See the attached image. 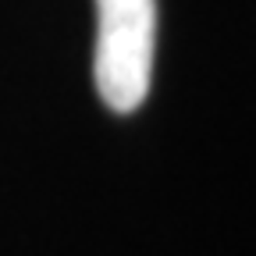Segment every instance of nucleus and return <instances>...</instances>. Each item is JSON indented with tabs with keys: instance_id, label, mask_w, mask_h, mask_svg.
<instances>
[{
	"instance_id": "1",
	"label": "nucleus",
	"mask_w": 256,
	"mask_h": 256,
	"mask_svg": "<svg viewBox=\"0 0 256 256\" xmlns=\"http://www.w3.org/2000/svg\"><path fill=\"white\" fill-rule=\"evenodd\" d=\"M156 0H96L92 78L114 114H132L150 92Z\"/></svg>"
}]
</instances>
